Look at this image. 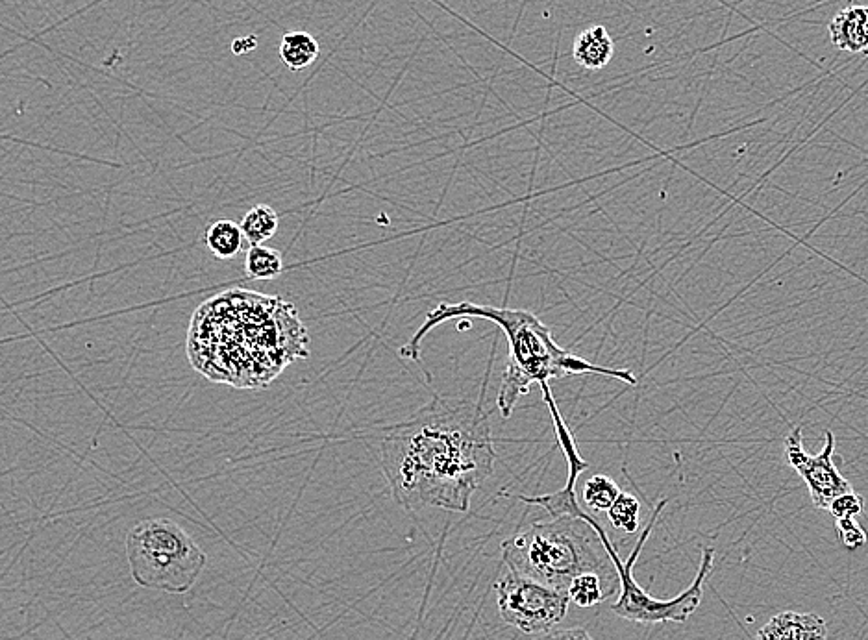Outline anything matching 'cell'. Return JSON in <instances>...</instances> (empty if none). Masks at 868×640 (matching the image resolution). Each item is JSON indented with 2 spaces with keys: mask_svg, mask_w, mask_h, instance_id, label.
I'll list each match as a JSON object with an SVG mask.
<instances>
[{
  "mask_svg": "<svg viewBox=\"0 0 868 640\" xmlns=\"http://www.w3.org/2000/svg\"><path fill=\"white\" fill-rule=\"evenodd\" d=\"M480 402L443 398L387 428L380 461L391 494L404 509L439 507L467 513L472 494L495 472V444Z\"/></svg>",
  "mask_w": 868,
  "mask_h": 640,
  "instance_id": "6da1fadb",
  "label": "cell"
},
{
  "mask_svg": "<svg viewBox=\"0 0 868 640\" xmlns=\"http://www.w3.org/2000/svg\"><path fill=\"white\" fill-rule=\"evenodd\" d=\"M308 341L293 304L230 289L206 300L191 317L187 357L211 382L263 389L289 363L308 357Z\"/></svg>",
  "mask_w": 868,
  "mask_h": 640,
  "instance_id": "7a4b0ae2",
  "label": "cell"
},
{
  "mask_svg": "<svg viewBox=\"0 0 868 640\" xmlns=\"http://www.w3.org/2000/svg\"><path fill=\"white\" fill-rule=\"evenodd\" d=\"M491 320L508 337L509 356L502 382L496 396V407L504 419H509L521 396L528 394L534 383L559 380L574 374H600L619 382L637 385V378L630 370L609 369L593 365L587 359L561 348L554 341L550 328L539 317L526 309L493 308L478 306L472 302H443L432 309L421 328L411 337L408 345L400 348V356L411 361H421L422 339L439 324L456 319Z\"/></svg>",
  "mask_w": 868,
  "mask_h": 640,
  "instance_id": "3957f363",
  "label": "cell"
},
{
  "mask_svg": "<svg viewBox=\"0 0 868 640\" xmlns=\"http://www.w3.org/2000/svg\"><path fill=\"white\" fill-rule=\"evenodd\" d=\"M509 570L567 592L572 579L595 572L617 589L619 576L598 531L578 517L535 522L502 542Z\"/></svg>",
  "mask_w": 868,
  "mask_h": 640,
  "instance_id": "277c9868",
  "label": "cell"
},
{
  "mask_svg": "<svg viewBox=\"0 0 868 640\" xmlns=\"http://www.w3.org/2000/svg\"><path fill=\"white\" fill-rule=\"evenodd\" d=\"M667 504H669V500L663 498V500L652 509L650 520H648L645 530L641 533L639 541L635 544L632 554H630V557H628L626 561L620 559V555L617 554L613 542L609 541L608 531L602 528V524H600L593 515H589V513L583 517L585 522H589V524L598 531V535H600V539H602V544H604L609 559L613 561V567H615V570H617V576H619L620 596L619 600L613 604L611 609H613L615 615L624 618V620L635 622V624H645V626H650V624H667V622H678V624H683L689 616L695 613L696 609L700 607V604H702V598H704V587H706L707 578L711 576L713 565H715V550L704 546V548H702V563H700V568H698V572H696V578L693 579V583H691L685 591L680 592L678 596H674V598H670V600H656V598H652V596H650V594H648V592H646L645 589L635 581L632 572L633 565L637 563V559H639V555L643 552L648 537L652 535V530H654L656 524H658V518L659 515H661V511L665 509V505Z\"/></svg>",
  "mask_w": 868,
  "mask_h": 640,
  "instance_id": "5b68a950",
  "label": "cell"
},
{
  "mask_svg": "<svg viewBox=\"0 0 868 640\" xmlns=\"http://www.w3.org/2000/svg\"><path fill=\"white\" fill-rule=\"evenodd\" d=\"M126 555L137 585L156 591L187 592L206 565V555L169 518L139 522L126 539Z\"/></svg>",
  "mask_w": 868,
  "mask_h": 640,
  "instance_id": "8992f818",
  "label": "cell"
},
{
  "mask_svg": "<svg viewBox=\"0 0 868 640\" xmlns=\"http://www.w3.org/2000/svg\"><path fill=\"white\" fill-rule=\"evenodd\" d=\"M496 605L502 620L526 635L556 628L569 609V594L537 579L509 570L495 583Z\"/></svg>",
  "mask_w": 868,
  "mask_h": 640,
  "instance_id": "52a82bcc",
  "label": "cell"
},
{
  "mask_svg": "<svg viewBox=\"0 0 868 640\" xmlns=\"http://www.w3.org/2000/svg\"><path fill=\"white\" fill-rule=\"evenodd\" d=\"M783 450L787 463L806 481L809 498L817 509L828 511L835 498L852 491L850 481L844 478L835 463V435L831 431H826V444L817 456L807 454L800 426L789 431Z\"/></svg>",
  "mask_w": 868,
  "mask_h": 640,
  "instance_id": "ba28073f",
  "label": "cell"
},
{
  "mask_svg": "<svg viewBox=\"0 0 868 640\" xmlns=\"http://www.w3.org/2000/svg\"><path fill=\"white\" fill-rule=\"evenodd\" d=\"M756 640H828V624L817 613L783 611L757 631Z\"/></svg>",
  "mask_w": 868,
  "mask_h": 640,
  "instance_id": "9c48e42d",
  "label": "cell"
},
{
  "mask_svg": "<svg viewBox=\"0 0 868 640\" xmlns=\"http://www.w3.org/2000/svg\"><path fill=\"white\" fill-rule=\"evenodd\" d=\"M831 43L839 50L859 54L868 49V6H848L830 23Z\"/></svg>",
  "mask_w": 868,
  "mask_h": 640,
  "instance_id": "30bf717a",
  "label": "cell"
},
{
  "mask_svg": "<svg viewBox=\"0 0 868 640\" xmlns=\"http://www.w3.org/2000/svg\"><path fill=\"white\" fill-rule=\"evenodd\" d=\"M615 43L606 26H591L574 39L572 56L587 71H600L613 60Z\"/></svg>",
  "mask_w": 868,
  "mask_h": 640,
  "instance_id": "8fae6325",
  "label": "cell"
},
{
  "mask_svg": "<svg viewBox=\"0 0 868 640\" xmlns=\"http://www.w3.org/2000/svg\"><path fill=\"white\" fill-rule=\"evenodd\" d=\"M278 54L287 69L300 73L317 62L319 43L308 32H287L282 36Z\"/></svg>",
  "mask_w": 868,
  "mask_h": 640,
  "instance_id": "7c38bea8",
  "label": "cell"
},
{
  "mask_svg": "<svg viewBox=\"0 0 868 640\" xmlns=\"http://www.w3.org/2000/svg\"><path fill=\"white\" fill-rule=\"evenodd\" d=\"M245 235L241 230V224L228 219H221L211 224L204 234V243L211 254L217 259L236 258L243 248Z\"/></svg>",
  "mask_w": 868,
  "mask_h": 640,
  "instance_id": "4fadbf2b",
  "label": "cell"
},
{
  "mask_svg": "<svg viewBox=\"0 0 868 640\" xmlns=\"http://www.w3.org/2000/svg\"><path fill=\"white\" fill-rule=\"evenodd\" d=\"M278 222H280L278 213L271 206H267V204L254 206L252 210L245 213V217L241 221V230L245 235V241L250 247L267 243L278 232Z\"/></svg>",
  "mask_w": 868,
  "mask_h": 640,
  "instance_id": "5bb4252c",
  "label": "cell"
},
{
  "mask_svg": "<svg viewBox=\"0 0 868 640\" xmlns=\"http://www.w3.org/2000/svg\"><path fill=\"white\" fill-rule=\"evenodd\" d=\"M615 589L609 587L608 581L595 572H585L572 579L567 594L572 604L578 607H595L602 604Z\"/></svg>",
  "mask_w": 868,
  "mask_h": 640,
  "instance_id": "9a60e30c",
  "label": "cell"
},
{
  "mask_svg": "<svg viewBox=\"0 0 868 640\" xmlns=\"http://www.w3.org/2000/svg\"><path fill=\"white\" fill-rule=\"evenodd\" d=\"M284 271V259L278 250L263 245H254L247 250L245 272L250 280L267 282L278 278Z\"/></svg>",
  "mask_w": 868,
  "mask_h": 640,
  "instance_id": "2e32d148",
  "label": "cell"
},
{
  "mask_svg": "<svg viewBox=\"0 0 868 640\" xmlns=\"http://www.w3.org/2000/svg\"><path fill=\"white\" fill-rule=\"evenodd\" d=\"M620 493L622 491H620L619 485L615 481L608 478V476L596 474V476H591L589 480L585 481L582 496L583 502H585V505L591 511H595V513H608L611 505L615 504V500L619 498Z\"/></svg>",
  "mask_w": 868,
  "mask_h": 640,
  "instance_id": "e0dca14e",
  "label": "cell"
},
{
  "mask_svg": "<svg viewBox=\"0 0 868 640\" xmlns=\"http://www.w3.org/2000/svg\"><path fill=\"white\" fill-rule=\"evenodd\" d=\"M609 524L617 531L632 535L641 526V504L630 493H620L615 504L608 511Z\"/></svg>",
  "mask_w": 868,
  "mask_h": 640,
  "instance_id": "ac0fdd59",
  "label": "cell"
},
{
  "mask_svg": "<svg viewBox=\"0 0 868 640\" xmlns=\"http://www.w3.org/2000/svg\"><path fill=\"white\" fill-rule=\"evenodd\" d=\"M831 517L835 520L841 518H857L865 511V500L861 494L856 493L854 489L848 493L841 494L839 498H835L828 507Z\"/></svg>",
  "mask_w": 868,
  "mask_h": 640,
  "instance_id": "d6986e66",
  "label": "cell"
},
{
  "mask_svg": "<svg viewBox=\"0 0 868 640\" xmlns=\"http://www.w3.org/2000/svg\"><path fill=\"white\" fill-rule=\"evenodd\" d=\"M837 535L848 550H859L868 542L867 531L861 528L857 518H841L837 520Z\"/></svg>",
  "mask_w": 868,
  "mask_h": 640,
  "instance_id": "ffe728a7",
  "label": "cell"
},
{
  "mask_svg": "<svg viewBox=\"0 0 868 640\" xmlns=\"http://www.w3.org/2000/svg\"><path fill=\"white\" fill-rule=\"evenodd\" d=\"M534 640H595L589 631L583 628L550 629L537 635Z\"/></svg>",
  "mask_w": 868,
  "mask_h": 640,
  "instance_id": "44dd1931",
  "label": "cell"
}]
</instances>
